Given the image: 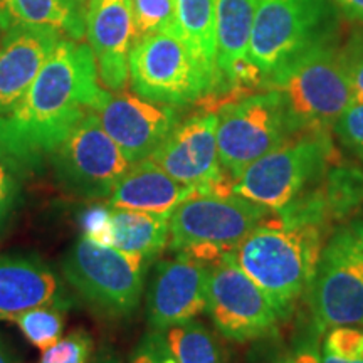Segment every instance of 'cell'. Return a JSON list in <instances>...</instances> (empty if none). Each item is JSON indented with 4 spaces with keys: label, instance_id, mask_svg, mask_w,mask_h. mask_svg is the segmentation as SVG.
<instances>
[{
    "label": "cell",
    "instance_id": "1",
    "mask_svg": "<svg viewBox=\"0 0 363 363\" xmlns=\"http://www.w3.org/2000/svg\"><path fill=\"white\" fill-rule=\"evenodd\" d=\"M89 45L61 39L26 94L0 116V160L21 180L38 175L104 89Z\"/></svg>",
    "mask_w": 363,
    "mask_h": 363
},
{
    "label": "cell",
    "instance_id": "2",
    "mask_svg": "<svg viewBox=\"0 0 363 363\" xmlns=\"http://www.w3.org/2000/svg\"><path fill=\"white\" fill-rule=\"evenodd\" d=\"M323 230L321 225H288L266 219L233 252L283 321L293 315L298 299L310 293L325 249Z\"/></svg>",
    "mask_w": 363,
    "mask_h": 363
},
{
    "label": "cell",
    "instance_id": "3",
    "mask_svg": "<svg viewBox=\"0 0 363 363\" xmlns=\"http://www.w3.org/2000/svg\"><path fill=\"white\" fill-rule=\"evenodd\" d=\"M261 88L278 91L299 135L330 131L353 103L337 40L316 44L289 59L262 79Z\"/></svg>",
    "mask_w": 363,
    "mask_h": 363
},
{
    "label": "cell",
    "instance_id": "4",
    "mask_svg": "<svg viewBox=\"0 0 363 363\" xmlns=\"http://www.w3.org/2000/svg\"><path fill=\"white\" fill-rule=\"evenodd\" d=\"M130 84L140 98L184 108L216 94V74L177 29L136 39L128 57Z\"/></svg>",
    "mask_w": 363,
    "mask_h": 363
},
{
    "label": "cell",
    "instance_id": "5",
    "mask_svg": "<svg viewBox=\"0 0 363 363\" xmlns=\"http://www.w3.org/2000/svg\"><path fill=\"white\" fill-rule=\"evenodd\" d=\"M274 214L234 192L197 194L170 214V242L175 252H187L212 264L235 247Z\"/></svg>",
    "mask_w": 363,
    "mask_h": 363
},
{
    "label": "cell",
    "instance_id": "6",
    "mask_svg": "<svg viewBox=\"0 0 363 363\" xmlns=\"http://www.w3.org/2000/svg\"><path fill=\"white\" fill-rule=\"evenodd\" d=\"M145 267L143 257L81 235L62 259V276L94 313L125 320L142 301Z\"/></svg>",
    "mask_w": 363,
    "mask_h": 363
},
{
    "label": "cell",
    "instance_id": "7",
    "mask_svg": "<svg viewBox=\"0 0 363 363\" xmlns=\"http://www.w3.org/2000/svg\"><path fill=\"white\" fill-rule=\"evenodd\" d=\"M337 9L333 0H259L247 56L261 79L313 45L337 40Z\"/></svg>",
    "mask_w": 363,
    "mask_h": 363
},
{
    "label": "cell",
    "instance_id": "8",
    "mask_svg": "<svg viewBox=\"0 0 363 363\" xmlns=\"http://www.w3.org/2000/svg\"><path fill=\"white\" fill-rule=\"evenodd\" d=\"M333 160L328 131H310L261 157L233 184V192L278 212L323 179Z\"/></svg>",
    "mask_w": 363,
    "mask_h": 363
},
{
    "label": "cell",
    "instance_id": "9",
    "mask_svg": "<svg viewBox=\"0 0 363 363\" xmlns=\"http://www.w3.org/2000/svg\"><path fill=\"white\" fill-rule=\"evenodd\" d=\"M296 135L278 91L242 94L217 110L219 160L233 184L251 163Z\"/></svg>",
    "mask_w": 363,
    "mask_h": 363
},
{
    "label": "cell",
    "instance_id": "10",
    "mask_svg": "<svg viewBox=\"0 0 363 363\" xmlns=\"http://www.w3.org/2000/svg\"><path fill=\"white\" fill-rule=\"evenodd\" d=\"M49 163L59 189L83 201L110 199L130 167L94 111H89L72 128Z\"/></svg>",
    "mask_w": 363,
    "mask_h": 363
},
{
    "label": "cell",
    "instance_id": "11",
    "mask_svg": "<svg viewBox=\"0 0 363 363\" xmlns=\"http://www.w3.org/2000/svg\"><path fill=\"white\" fill-rule=\"evenodd\" d=\"M206 311L222 337L235 343H254L278 333L283 321L266 293L240 269L233 252L208 264Z\"/></svg>",
    "mask_w": 363,
    "mask_h": 363
},
{
    "label": "cell",
    "instance_id": "12",
    "mask_svg": "<svg viewBox=\"0 0 363 363\" xmlns=\"http://www.w3.org/2000/svg\"><path fill=\"white\" fill-rule=\"evenodd\" d=\"M308 296L321 335L335 326H363V254L342 230L326 242Z\"/></svg>",
    "mask_w": 363,
    "mask_h": 363
},
{
    "label": "cell",
    "instance_id": "13",
    "mask_svg": "<svg viewBox=\"0 0 363 363\" xmlns=\"http://www.w3.org/2000/svg\"><path fill=\"white\" fill-rule=\"evenodd\" d=\"M153 162L172 179L197 194L233 192L217 148V113H197L180 121L169 138L152 153Z\"/></svg>",
    "mask_w": 363,
    "mask_h": 363
},
{
    "label": "cell",
    "instance_id": "14",
    "mask_svg": "<svg viewBox=\"0 0 363 363\" xmlns=\"http://www.w3.org/2000/svg\"><path fill=\"white\" fill-rule=\"evenodd\" d=\"M93 111L130 165L152 157L180 123L179 108L123 91L111 93L104 89Z\"/></svg>",
    "mask_w": 363,
    "mask_h": 363
},
{
    "label": "cell",
    "instance_id": "15",
    "mask_svg": "<svg viewBox=\"0 0 363 363\" xmlns=\"http://www.w3.org/2000/svg\"><path fill=\"white\" fill-rule=\"evenodd\" d=\"M208 264L187 252L157 262L147 289V320L165 331L195 320L207 306Z\"/></svg>",
    "mask_w": 363,
    "mask_h": 363
},
{
    "label": "cell",
    "instance_id": "16",
    "mask_svg": "<svg viewBox=\"0 0 363 363\" xmlns=\"http://www.w3.org/2000/svg\"><path fill=\"white\" fill-rule=\"evenodd\" d=\"M86 35L99 83L111 93L123 91L130 81L128 57L135 43L131 0H91Z\"/></svg>",
    "mask_w": 363,
    "mask_h": 363
},
{
    "label": "cell",
    "instance_id": "17",
    "mask_svg": "<svg viewBox=\"0 0 363 363\" xmlns=\"http://www.w3.org/2000/svg\"><path fill=\"white\" fill-rule=\"evenodd\" d=\"M74 298L61 276L34 254H0V320H13L39 306L67 311Z\"/></svg>",
    "mask_w": 363,
    "mask_h": 363
},
{
    "label": "cell",
    "instance_id": "18",
    "mask_svg": "<svg viewBox=\"0 0 363 363\" xmlns=\"http://www.w3.org/2000/svg\"><path fill=\"white\" fill-rule=\"evenodd\" d=\"M259 0H216V94L261 86L249 62V39Z\"/></svg>",
    "mask_w": 363,
    "mask_h": 363
},
{
    "label": "cell",
    "instance_id": "19",
    "mask_svg": "<svg viewBox=\"0 0 363 363\" xmlns=\"http://www.w3.org/2000/svg\"><path fill=\"white\" fill-rule=\"evenodd\" d=\"M65 39L51 27H16L0 40V116L19 103L56 45Z\"/></svg>",
    "mask_w": 363,
    "mask_h": 363
},
{
    "label": "cell",
    "instance_id": "20",
    "mask_svg": "<svg viewBox=\"0 0 363 363\" xmlns=\"http://www.w3.org/2000/svg\"><path fill=\"white\" fill-rule=\"evenodd\" d=\"M197 195V190L180 184L163 172L152 158L128 167L110 195V207L172 214L177 206Z\"/></svg>",
    "mask_w": 363,
    "mask_h": 363
},
{
    "label": "cell",
    "instance_id": "21",
    "mask_svg": "<svg viewBox=\"0 0 363 363\" xmlns=\"http://www.w3.org/2000/svg\"><path fill=\"white\" fill-rule=\"evenodd\" d=\"M91 0H0V33L16 27H51L72 40L86 35Z\"/></svg>",
    "mask_w": 363,
    "mask_h": 363
},
{
    "label": "cell",
    "instance_id": "22",
    "mask_svg": "<svg viewBox=\"0 0 363 363\" xmlns=\"http://www.w3.org/2000/svg\"><path fill=\"white\" fill-rule=\"evenodd\" d=\"M170 242V216L111 207L110 246L152 261Z\"/></svg>",
    "mask_w": 363,
    "mask_h": 363
},
{
    "label": "cell",
    "instance_id": "23",
    "mask_svg": "<svg viewBox=\"0 0 363 363\" xmlns=\"http://www.w3.org/2000/svg\"><path fill=\"white\" fill-rule=\"evenodd\" d=\"M175 27L195 56L216 74V0H174ZM217 88V84H216Z\"/></svg>",
    "mask_w": 363,
    "mask_h": 363
},
{
    "label": "cell",
    "instance_id": "24",
    "mask_svg": "<svg viewBox=\"0 0 363 363\" xmlns=\"http://www.w3.org/2000/svg\"><path fill=\"white\" fill-rule=\"evenodd\" d=\"M163 333L177 363H224L219 340L201 321H185Z\"/></svg>",
    "mask_w": 363,
    "mask_h": 363
},
{
    "label": "cell",
    "instance_id": "25",
    "mask_svg": "<svg viewBox=\"0 0 363 363\" xmlns=\"http://www.w3.org/2000/svg\"><path fill=\"white\" fill-rule=\"evenodd\" d=\"M323 192L331 219H347L363 206V170L335 163L325 174Z\"/></svg>",
    "mask_w": 363,
    "mask_h": 363
},
{
    "label": "cell",
    "instance_id": "26",
    "mask_svg": "<svg viewBox=\"0 0 363 363\" xmlns=\"http://www.w3.org/2000/svg\"><path fill=\"white\" fill-rule=\"evenodd\" d=\"M306 337L288 347L278 333L254 342L247 355V363H321V348L318 347V338Z\"/></svg>",
    "mask_w": 363,
    "mask_h": 363
},
{
    "label": "cell",
    "instance_id": "27",
    "mask_svg": "<svg viewBox=\"0 0 363 363\" xmlns=\"http://www.w3.org/2000/svg\"><path fill=\"white\" fill-rule=\"evenodd\" d=\"M27 342L39 350L52 347L62 338L65 331V310L56 306H39L21 313L13 318Z\"/></svg>",
    "mask_w": 363,
    "mask_h": 363
},
{
    "label": "cell",
    "instance_id": "28",
    "mask_svg": "<svg viewBox=\"0 0 363 363\" xmlns=\"http://www.w3.org/2000/svg\"><path fill=\"white\" fill-rule=\"evenodd\" d=\"M135 40L143 35L177 29L174 0H131Z\"/></svg>",
    "mask_w": 363,
    "mask_h": 363
},
{
    "label": "cell",
    "instance_id": "29",
    "mask_svg": "<svg viewBox=\"0 0 363 363\" xmlns=\"http://www.w3.org/2000/svg\"><path fill=\"white\" fill-rule=\"evenodd\" d=\"M93 337L83 328L72 330L52 347L45 348L39 363H89L93 357Z\"/></svg>",
    "mask_w": 363,
    "mask_h": 363
},
{
    "label": "cell",
    "instance_id": "30",
    "mask_svg": "<svg viewBox=\"0 0 363 363\" xmlns=\"http://www.w3.org/2000/svg\"><path fill=\"white\" fill-rule=\"evenodd\" d=\"M321 352L342 360L363 358V326H335L326 330Z\"/></svg>",
    "mask_w": 363,
    "mask_h": 363
},
{
    "label": "cell",
    "instance_id": "31",
    "mask_svg": "<svg viewBox=\"0 0 363 363\" xmlns=\"http://www.w3.org/2000/svg\"><path fill=\"white\" fill-rule=\"evenodd\" d=\"M340 143L363 160V103H352L333 123Z\"/></svg>",
    "mask_w": 363,
    "mask_h": 363
},
{
    "label": "cell",
    "instance_id": "32",
    "mask_svg": "<svg viewBox=\"0 0 363 363\" xmlns=\"http://www.w3.org/2000/svg\"><path fill=\"white\" fill-rule=\"evenodd\" d=\"M22 202V180L0 160V238Z\"/></svg>",
    "mask_w": 363,
    "mask_h": 363
},
{
    "label": "cell",
    "instance_id": "33",
    "mask_svg": "<svg viewBox=\"0 0 363 363\" xmlns=\"http://www.w3.org/2000/svg\"><path fill=\"white\" fill-rule=\"evenodd\" d=\"M342 49V59L350 81L353 103H363V33H357Z\"/></svg>",
    "mask_w": 363,
    "mask_h": 363
},
{
    "label": "cell",
    "instance_id": "34",
    "mask_svg": "<svg viewBox=\"0 0 363 363\" xmlns=\"http://www.w3.org/2000/svg\"><path fill=\"white\" fill-rule=\"evenodd\" d=\"M130 363H177L172 355L165 333L152 330L145 333L130 357Z\"/></svg>",
    "mask_w": 363,
    "mask_h": 363
},
{
    "label": "cell",
    "instance_id": "35",
    "mask_svg": "<svg viewBox=\"0 0 363 363\" xmlns=\"http://www.w3.org/2000/svg\"><path fill=\"white\" fill-rule=\"evenodd\" d=\"M84 235L104 246H110L111 240V207L94 206L81 216Z\"/></svg>",
    "mask_w": 363,
    "mask_h": 363
},
{
    "label": "cell",
    "instance_id": "36",
    "mask_svg": "<svg viewBox=\"0 0 363 363\" xmlns=\"http://www.w3.org/2000/svg\"><path fill=\"white\" fill-rule=\"evenodd\" d=\"M333 2L345 16L363 24V0H333Z\"/></svg>",
    "mask_w": 363,
    "mask_h": 363
},
{
    "label": "cell",
    "instance_id": "37",
    "mask_svg": "<svg viewBox=\"0 0 363 363\" xmlns=\"http://www.w3.org/2000/svg\"><path fill=\"white\" fill-rule=\"evenodd\" d=\"M340 230H342V234L348 239V242H350L357 251H360L363 254V220L353 222V224Z\"/></svg>",
    "mask_w": 363,
    "mask_h": 363
},
{
    "label": "cell",
    "instance_id": "38",
    "mask_svg": "<svg viewBox=\"0 0 363 363\" xmlns=\"http://www.w3.org/2000/svg\"><path fill=\"white\" fill-rule=\"evenodd\" d=\"M89 363H125L123 358H121L118 353L113 350L108 345H103L101 348L96 353H93Z\"/></svg>",
    "mask_w": 363,
    "mask_h": 363
},
{
    "label": "cell",
    "instance_id": "39",
    "mask_svg": "<svg viewBox=\"0 0 363 363\" xmlns=\"http://www.w3.org/2000/svg\"><path fill=\"white\" fill-rule=\"evenodd\" d=\"M0 363H17V358L13 355L9 345L0 337Z\"/></svg>",
    "mask_w": 363,
    "mask_h": 363
},
{
    "label": "cell",
    "instance_id": "40",
    "mask_svg": "<svg viewBox=\"0 0 363 363\" xmlns=\"http://www.w3.org/2000/svg\"><path fill=\"white\" fill-rule=\"evenodd\" d=\"M321 363H363V358L360 360H342V358L331 357L328 353L321 352Z\"/></svg>",
    "mask_w": 363,
    "mask_h": 363
}]
</instances>
